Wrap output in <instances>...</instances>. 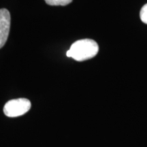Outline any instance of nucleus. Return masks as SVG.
<instances>
[{
  "mask_svg": "<svg viewBox=\"0 0 147 147\" xmlns=\"http://www.w3.org/2000/svg\"><path fill=\"white\" fill-rule=\"evenodd\" d=\"M32 104L26 98H18L8 101L3 107V113L8 117H17L27 113Z\"/></svg>",
  "mask_w": 147,
  "mask_h": 147,
  "instance_id": "f03ea898",
  "label": "nucleus"
},
{
  "mask_svg": "<svg viewBox=\"0 0 147 147\" xmlns=\"http://www.w3.org/2000/svg\"><path fill=\"white\" fill-rule=\"evenodd\" d=\"M10 14L5 8L0 9V49L8 40L10 28Z\"/></svg>",
  "mask_w": 147,
  "mask_h": 147,
  "instance_id": "7ed1b4c3",
  "label": "nucleus"
},
{
  "mask_svg": "<svg viewBox=\"0 0 147 147\" xmlns=\"http://www.w3.org/2000/svg\"><path fill=\"white\" fill-rule=\"evenodd\" d=\"M48 5H67L70 3L72 0H45Z\"/></svg>",
  "mask_w": 147,
  "mask_h": 147,
  "instance_id": "20e7f679",
  "label": "nucleus"
},
{
  "mask_svg": "<svg viewBox=\"0 0 147 147\" xmlns=\"http://www.w3.org/2000/svg\"><path fill=\"white\" fill-rule=\"evenodd\" d=\"M99 51L97 43L91 39L75 42L67 52V56L78 61H83L94 57Z\"/></svg>",
  "mask_w": 147,
  "mask_h": 147,
  "instance_id": "f257e3e1",
  "label": "nucleus"
},
{
  "mask_svg": "<svg viewBox=\"0 0 147 147\" xmlns=\"http://www.w3.org/2000/svg\"><path fill=\"white\" fill-rule=\"evenodd\" d=\"M140 17L141 21L145 24H147V3L143 5L140 12Z\"/></svg>",
  "mask_w": 147,
  "mask_h": 147,
  "instance_id": "39448f33",
  "label": "nucleus"
}]
</instances>
